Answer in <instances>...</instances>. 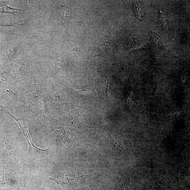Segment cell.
Wrapping results in <instances>:
<instances>
[{"instance_id": "6da1fadb", "label": "cell", "mask_w": 190, "mask_h": 190, "mask_svg": "<svg viewBox=\"0 0 190 190\" xmlns=\"http://www.w3.org/2000/svg\"><path fill=\"white\" fill-rule=\"evenodd\" d=\"M58 10L61 18V22L63 23L67 32L68 27L73 22L74 14L68 7L63 5H56Z\"/></svg>"}, {"instance_id": "7a4b0ae2", "label": "cell", "mask_w": 190, "mask_h": 190, "mask_svg": "<svg viewBox=\"0 0 190 190\" xmlns=\"http://www.w3.org/2000/svg\"><path fill=\"white\" fill-rule=\"evenodd\" d=\"M14 119L16 120V121L19 123V126L22 130L23 133L28 141L29 145V154L32 152V151H36L38 153L41 152L42 151H46V150L41 149L34 145L32 140L31 137L29 134V131H28V124H26L22 120V119H19L17 117H14L13 116Z\"/></svg>"}, {"instance_id": "3957f363", "label": "cell", "mask_w": 190, "mask_h": 190, "mask_svg": "<svg viewBox=\"0 0 190 190\" xmlns=\"http://www.w3.org/2000/svg\"><path fill=\"white\" fill-rule=\"evenodd\" d=\"M108 140L106 143L108 144L107 146L115 150L117 153H123L125 152V149L121 142L118 143L114 140Z\"/></svg>"}, {"instance_id": "277c9868", "label": "cell", "mask_w": 190, "mask_h": 190, "mask_svg": "<svg viewBox=\"0 0 190 190\" xmlns=\"http://www.w3.org/2000/svg\"><path fill=\"white\" fill-rule=\"evenodd\" d=\"M1 7H2V12H5L9 13L14 14L15 13L20 10L12 8V7L7 6L5 5H1Z\"/></svg>"}]
</instances>
